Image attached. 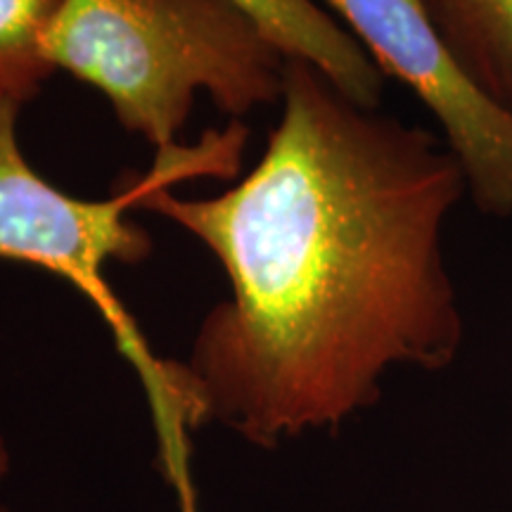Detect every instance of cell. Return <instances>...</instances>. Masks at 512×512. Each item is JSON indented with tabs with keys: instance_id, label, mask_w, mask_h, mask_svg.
I'll return each mask as SVG.
<instances>
[{
	"instance_id": "1",
	"label": "cell",
	"mask_w": 512,
	"mask_h": 512,
	"mask_svg": "<svg viewBox=\"0 0 512 512\" xmlns=\"http://www.w3.org/2000/svg\"><path fill=\"white\" fill-rule=\"evenodd\" d=\"M280 107L233 188H166L138 207L207 247L230 285L176 363L178 427L221 422L264 448L335 430L377 403L394 368L444 370L463 347L444 259L467 190L456 155L299 60Z\"/></svg>"
},
{
	"instance_id": "2",
	"label": "cell",
	"mask_w": 512,
	"mask_h": 512,
	"mask_svg": "<svg viewBox=\"0 0 512 512\" xmlns=\"http://www.w3.org/2000/svg\"><path fill=\"white\" fill-rule=\"evenodd\" d=\"M43 53L105 95L157 155L178 147L197 95L240 119L280 100L287 67L230 0H62Z\"/></svg>"
},
{
	"instance_id": "3",
	"label": "cell",
	"mask_w": 512,
	"mask_h": 512,
	"mask_svg": "<svg viewBox=\"0 0 512 512\" xmlns=\"http://www.w3.org/2000/svg\"><path fill=\"white\" fill-rule=\"evenodd\" d=\"M22 105L0 93V259L29 264L76 287L107 320L121 351L150 389L159 418L174 413V361H159L107 283L110 264H143L152 254L145 228L128 219L147 197L195 176H233L245 150V128L209 133L200 145L159 152L145 176L128 181L105 200H81L43 178L19 145Z\"/></svg>"
},
{
	"instance_id": "4",
	"label": "cell",
	"mask_w": 512,
	"mask_h": 512,
	"mask_svg": "<svg viewBox=\"0 0 512 512\" xmlns=\"http://www.w3.org/2000/svg\"><path fill=\"white\" fill-rule=\"evenodd\" d=\"M361 43L384 76L418 95L444 131L472 200L486 214H512V112L465 72L448 48L430 0H320Z\"/></svg>"
},
{
	"instance_id": "5",
	"label": "cell",
	"mask_w": 512,
	"mask_h": 512,
	"mask_svg": "<svg viewBox=\"0 0 512 512\" xmlns=\"http://www.w3.org/2000/svg\"><path fill=\"white\" fill-rule=\"evenodd\" d=\"M259 24L287 60L316 67L356 105L377 110L384 74L361 43L316 0H230Z\"/></svg>"
},
{
	"instance_id": "6",
	"label": "cell",
	"mask_w": 512,
	"mask_h": 512,
	"mask_svg": "<svg viewBox=\"0 0 512 512\" xmlns=\"http://www.w3.org/2000/svg\"><path fill=\"white\" fill-rule=\"evenodd\" d=\"M430 10L465 72L512 112V0H430Z\"/></svg>"
},
{
	"instance_id": "7",
	"label": "cell",
	"mask_w": 512,
	"mask_h": 512,
	"mask_svg": "<svg viewBox=\"0 0 512 512\" xmlns=\"http://www.w3.org/2000/svg\"><path fill=\"white\" fill-rule=\"evenodd\" d=\"M60 3L0 0V93L22 107L55 74L43 53V41Z\"/></svg>"
},
{
	"instance_id": "8",
	"label": "cell",
	"mask_w": 512,
	"mask_h": 512,
	"mask_svg": "<svg viewBox=\"0 0 512 512\" xmlns=\"http://www.w3.org/2000/svg\"><path fill=\"white\" fill-rule=\"evenodd\" d=\"M10 467H12V451L5 441L3 434H0V482L10 475Z\"/></svg>"
},
{
	"instance_id": "9",
	"label": "cell",
	"mask_w": 512,
	"mask_h": 512,
	"mask_svg": "<svg viewBox=\"0 0 512 512\" xmlns=\"http://www.w3.org/2000/svg\"><path fill=\"white\" fill-rule=\"evenodd\" d=\"M0 512H12V510H8V508H0Z\"/></svg>"
}]
</instances>
